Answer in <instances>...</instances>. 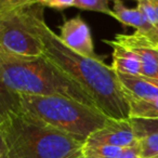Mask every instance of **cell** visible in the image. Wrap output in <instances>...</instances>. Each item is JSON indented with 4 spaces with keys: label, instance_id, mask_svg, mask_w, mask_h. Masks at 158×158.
<instances>
[{
    "label": "cell",
    "instance_id": "14",
    "mask_svg": "<svg viewBox=\"0 0 158 158\" xmlns=\"http://www.w3.org/2000/svg\"><path fill=\"white\" fill-rule=\"evenodd\" d=\"M130 123L133 128L134 134L136 139H141L143 136L151 133H158V118L157 119H139L131 118Z\"/></svg>",
    "mask_w": 158,
    "mask_h": 158
},
{
    "label": "cell",
    "instance_id": "20",
    "mask_svg": "<svg viewBox=\"0 0 158 158\" xmlns=\"http://www.w3.org/2000/svg\"><path fill=\"white\" fill-rule=\"evenodd\" d=\"M18 110V101L13 102L8 100L6 97H3L0 93V126L2 125L6 119L7 114L10 110Z\"/></svg>",
    "mask_w": 158,
    "mask_h": 158
},
{
    "label": "cell",
    "instance_id": "6",
    "mask_svg": "<svg viewBox=\"0 0 158 158\" xmlns=\"http://www.w3.org/2000/svg\"><path fill=\"white\" fill-rule=\"evenodd\" d=\"M114 41L131 50L141 63V76L156 79L158 74V46L139 33L132 35L118 34Z\"/></svg>",
    "mask_w": 158,
    "mask_h": 158
},
{
    "label": "cell",
    "instance_id": "23",
    "mask_svg": "<svg viewBox=\"0 0 158 158\" xmlns=\"http://www.w3.org/2000/svg\"><path fill=\"white\" fill-rule=\"evenodd\" d=\"M156 81H158V74H157V77H156V79H155Z\"/></svg>",
    "mask_w": 158,
    "mask_h": 158
},
{
    "label": "cell",
    "instance_id": "5",
    "mask_svg": "<svg viewBox=\"0 0 158 158\" xmlns=\"http://www.w3.org/2000/svg\"><path fill=\"white\" fill-rule=\"evenodd\" d=\"M27 6L0 15V50L15 57L36 59L42 56V47L25 25L23 10Z\"/></svg>",
    "mask_w": 158,
    "mask_h": 158
},
{
    "label": "cell",
    "instance_id": "18",
    "mask_svg": "<svg viewBox=\"0 0 158 158\" xmlns=\"http://www.w3.org/2000/svg\"><path fill=\"white\" fill-rule=\"evenodd\" d=\"M33 0H0V15L29 5Z\"/></svg>",
    "mask_w": 158,
    "mask_h": 158
},
{
    "label": "cell",
    "instance_id": "4",
    "mask_svg": "<svg viewBox=\"0 0 158 158\" xmlns=\"http://www.w3.org/2000/svg\"><path fill=\"white\" fill-rule=\"evenodd\" d=\"M18 110L61 133L85 143L112 121L93 106L60 95H16Z\"/></svg>",
    "mask_w": 158,
    "mask_h": 158
},
{
    "label": "cell",
    "instance_id": "16",
    "mask_svg": "<svg viewBox=\"0 0 158 158\" xmlns=\"http://www.w3.org/2000/svg\"><path fill=\"white\" fill-rule=\"evenodd\" d=\"M141 158H154L158 156V133H151L138 140Z\"/></svg>",
    "mask_w": 158,
    "mask_h": 158
},
{
    "label": "cell",
    "instance_id": "15",
    "mask_svg": "<svg viewBox=\"0 0 158 158\" xmlns=\"http://www.w3.org/2000/svg\"><path fill=\"white\" fill-rule=\"evenodd\" d=\"M73 8L79 10H87V11L101 12L113 16V10L110 8L107 0H74Z\"/></svg>",
    "mask_w": 158,
    "mask_h": 158
},
{
    "label": "cell",
    "instance_id": "7",
    "mask_svg": "<svg viewBox=\"0 0 158 158\" xmlns=\"http://www.w3.org/2000/svg\"><path fill=\"white\" fill-rule=\"evenodd\" d=\"M59 37L74 52L90 59H100L95 53L90 28L80 16L65 21L60 28Z\"/></svg>",
    "mask_w": 158,
    "mask_h": 158
},
{
    "label": "cell",
    "instance_id": "11",
    "mask_svg": "<svg viewBox=\"0 0 158 158\" xmlns=\"http://www.w3.org/2000/svg\"><path fill=\"white\" fill-rule=\"evenodd\" d=\"M113 48L112 67L116 73L141 76V63L139 57L126 47L117 44L114 40H104Z\"/></svg>",
    "mask_w": 158,
    "mask_h": 158
},
{
    "label": "cell",
    "instance_id": "17",
    "mask_svg": "<svg viewBox=\"0 0 158 158\" xmlns=\"http://www.w3.org/2000/svg\"><path fill=\"white\" fill-rule=\"evenodd\" d=\"M138 8L145 15V18L154 25H158V0H140Z\"/></svg>",
    "mask_w": 158,
    "mask_h": 158
},
{
    "label": "cell",
    "instance_id": "10",
    "mask_svg": "<svg viewBox=\"0 0 158 158\" xmlns=\"http://www.w3.org/2000/svg\"><path fill=\"white\" fill-rule=\"evenodd\" d=\"M117 77L126 97L146 101L158 98V81L155 79L121 73H117Z\"/></svg>",
    "mask_w": 158,
    "mask_h": 158
},
{
    "label": "cell",
    "instance_id": "21",
    "mask_svg": "<svg viewBox=\"0 0 158 158\" xmlns=\"http://www.w3.org/2000/svg\"><path fill=\"white\" fill-rule=\"evenodd\" d=\"M117 158H141L139 143H136V144L132 145V146H130V147L123 148L121 153L119 154Z\"/></svg>",
    "mask_w": 158,
    "mask_h": 158
},
{
    "label": "cell",
    "instance_id": "22",
    "mask_svg": "<svg viewBox=\"0 0 158 158\" xmlns=\"http://www.w3.org/2000/svg\"><path fill=\"white\" fill-rule=\"evenodd\" d=\"M0 158H7V144L1 131H0Z\"/></svg>",
    "mask_w": 158,
    "mask_h": 158
},
{
    "label": "cell",
    "instance_id": "2",
    "mask_svg": "<svg viewBox=\"0 0 158 158\" xmlns=\"http://www.w3.org/2000/svg\"><path fill=\"white\" fill-rule=\"evenodd\" d=\"M0 93L13 102H16L18 94L60 95L97 107L78 85L62 74L44 56L21 59L1 50Z\"/></svg>",
    "mask_w": 158,
    "mask_h": 158
},
{
    "label": "cell",
    "instance_id": "9",
    "mask_svg": "<svg viewBox=\"0 0 158 158\" xmlns=\"http://www.w3.org/2000/svg\"><path fill=\"white\" fill-rule=\"evenodd\" d=\"M113 10V18L123 25L131 26L135 28L136 33L145 36L153 42H155L158 46V29L154 26L145 15L138 9H131L123 5L121 1L116 0L114 1Z\"/></svg>",
    "mask_w": 158,
    "mask_h": 158
},
{
    "label": "cell",
    "instance_id": "1",
    "mask_svg": "<svg viewBox=\"0 0 158 158\" xmlns=\"http://www.w3.org/2000/svg\"><path fill=\"white\" fill-rule=\"evenodd\" d=\"M44 8L34 1L23 10L26 27L35 34L42 47V56L78 85L95 106L112 120L130 119V106L121 88L117 73L103 60L90 59L65 46L44 18Z\"/></svg>",
    "mask_w": 158,
    "mask_h": 158
},
{
    "label": "cell",
    "instance_id": "13",
    "mask_svg": "<svg viewBox=\"0 0 158 158\" xmlns=\"http://www.w3.org/2000/svg\"><path fill=\"white\" fill-rule=\"evenodd\" d=\"M123 148L105 144H89L84 146V157L89 158H117Z\"/></svg>",
    "mask_w": 158,
    "mask_h": 158
},
{
    "label": "cell",
    "instance_id": "8",
    "mask_svg": "<svg viewBox=\"0 0 158 158\" xmlns=\"http://www.w3.org/2000/svg\"><path fill=\"white\" fill-rule=\"evenodd\" d=\"M86 143L105 144L119 148H126L136 144L138 139L134 134L130 119L121 121L112 120L107 126L94 132Z\"/></svg>",
    "mask_w": 158,
    "mask_h": 158
},
{
    "label": "cell",
    "instance_id": "19",
    "mask_svg": "<svg viewBox=\"0 0 158 158\" xmlns=\"http://www.w3.org/2000/svg\"><path fill=\"white\" fill-rule=\"evenodd\" d=\"M38 3L44 8L63 11L68 8H73L74 0H38Z\"/></svg>",
    "mask_w": 158,
    "mask_h": 158
},
{
    "label": "cell",
    "instance_id": "3",
    "mask_svg": "<svg viewBox=\"0 0 158 158\" xmlns=\"http://www.w3.org/2000/svg\"><path fill=\"white\" fill-rule=\"evenodd\" d=\"M7 158H84L85 144L21 110H10L0 126Z\"/></svg>",
    "mask_w": 158,
    "mask_h": 158
},
{
    "label": "cell",
    "instance_id": "12",
    "mask_svg": "<svg viewBox=\"0 0 158 158\" xmlns=\"http://www.w3.org/2000/svg\"><path fill=\"white\" fill-rule=\"evenodd\" d=\"M130 106V119H157L158 118V98L154 100H138L128 98Z\"/></svg>",
    "mask_w": 158,
    "mask_h": 158
},
{
    "label": "cell",
    "instance_id": "24",
    "mask_svg": "<svg viewBox=\"0 0 158 158\" xmlns=\"http://www.w3.org/2000/svg\"><path fill=\"white\" fill-rule=\"evenodd\" d=\"M84 158H89V157H84Z\"/></svg>",
    "mask_w": 158,
    "mask_h": 158
}]
</instances>
